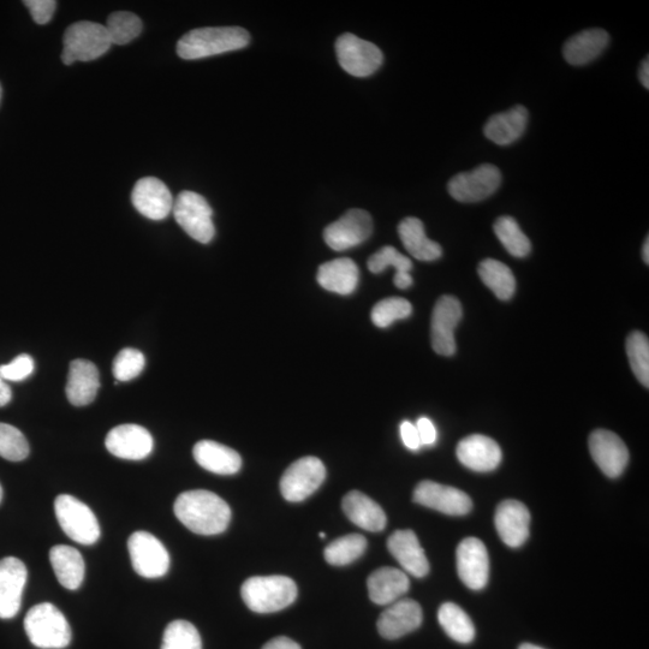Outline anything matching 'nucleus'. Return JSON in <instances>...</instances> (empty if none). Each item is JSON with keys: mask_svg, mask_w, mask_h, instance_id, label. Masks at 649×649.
Segmentation results:
<instances>
[{"mask_svg": "<svg viewBox=\"0 0 649 649\" xmlns=\"http://www.w3.org/2000/svg\"><path fill=\"white\" fill-rule=\"evenodd\" d=\"M174 510L182 525L199 535L222 534L231 520V509L225 500L205 490L182 493Z\"/></svg>", "mask_w": 649, "mask_h": 649, "instance_id": "obj_1", "label": "nucleus"}, {"mask_svg": "<svg viewBox=\"0 0 649 649\" xmlns=\"http://www.w3.org/2000/svg\"><path fill=\"white\" fill-rule=\"evenodd\" d=\"M250 35L241 27H207L183 35L177 55L186 61L223 55L249 45Z\"/></svg>", "mask_w": 649, "mask_h": 649, "instance_id": "obj_2", "label": "nucleus"}, {"mask_svg": "<svg viewBox=\"0 0 649 649\" xmlns=\"http://www.w3.org/2000/svg\"><path fill=\"white\" fill-rule=\"evenodd\" d=\"M242 599L256 613L287 609L297 598L296 583L288 576H255L243 583Z\"/></svg>", "mask_w": 649, "mask_h": 649, "instance_id": "obj_3", "label": "nucleus"}, {"mask_svg": "<svg viewBox=\"0 0 649 649\" xmlns=\"http://www.w3.org/2000/svg\"><path fill=\"white\" fill-rule=\"evenodd\" d=\"M25 630L32 645L41 649H63L71 641L67 618L50 603L39 604L28 611Z\"/></svg>", "mask_w": 649, "mask_h": 649, "instance_id": "obj_4", "label": "nucleus"}, {"mask_svg": "<svg viewBox=\"0 0 649 649\" xmlns=\"http://www.w3.org/2000/svg\"><path fill=\"white\" fill-rule=\"evenodd\" d=\"M62 62H91L104 56L112 43L104 25L95 22H76L68 27L63 38Z\"/></svg>", "mask_w": 649, "mask_h": 649, "instance_id": "obj_5", "label": "nucleus"}, {"mask_svg": "<svg viewBox=\"0 0 649 649\" xmlns=\"http://www.w3.org/2000/svg\"><path fill=\"white\" fill-rule=\"evenodd\" d=\"M55 512L63 532L75 543L91 546L100 538L97 516L81 500L61 494L55 500Z\"/></svg>", "mask_w": 649, "mask_h": 649, "instance_id": "obj_6", "label": "nucleus"}, {"mask_svg": "<svg viewBox=\"0 0 649 649\" xmlns=\"http://www.w3.org/2000/svg\"><path fill=\"white\" fill-rule=\"evenodd\" d=\"M172 211L177 224L195 241L207 244L213 240L216 235L213 211L204 196L184 190L177 196Z\"/></svg>", "mask_w": 649, "mask_h": 649, "instance_id": "obj_7", "label": "nucleus"}, {"mask_svg": "<svg viewBox=\"0 0 649 649\" xmlns=\"http://www.w3.org/2000/svg\"><path fill=\"white\" fill-rule=\"evenodd\" d=\"M336 52L343 70L355 77L373 75L384 62L383 52L377 45L351 33H345L337 39Z\"/></svg>", "mask_w": 649, "mask_h": 649, "instance_id": "obj_8", "label": "nucleus"}, {"mask_svg": "<svg viewBox=\"0 0 649 649\" xmlns=\"http://www.w3.org/2000/svg\"><path fill=\"white\" fill-rule=\"evenodd\" d=\"M128 549L136 574L145 579H159L168 573L169 552L151 533L135 532L129 538Z\"/></svg>", "mask_w": 649, "mask_h": 649, "instance_id": "obj_9", "label": "nucleus"}, {"mask_svg": "<svg viewBox=\"0 0 649 649\" xmlns=\"http://www.w3.org/2000/svg\"><path fill=\"white\" fill-rule=\"evenodd\" d=\"M325 478L326 468L319 458L303 457L285 470L281 480V492L288 502H302L323 485Z\"/></svg>", "mask_w": 649, "mask_h": 649, "instance_id": "obj_10", "label": "nucleus"}, {"mask_svg": "<svg viewBox=\"0 0 649 649\" xmlns=\"http://www.w3.org/2000/svg\"><path fill=\"white\" fill-rule=\"evenodd\" d=\"M502 184V174L497 166L484 164L472 171L463 172L452 177L449 182V193L463 204H474L490 198Z\"/></svg>", "mask_w": 649, "mask_h": 649, "instance_id": "obj_11", "label": "nucleus"}, {"mask_svg": "<svg viewBox=\"0 0 649 649\" xmlns=\"http://www.w3.org/2000/svg\"><path fill=\"white\" fill-rule=\"evenodd\" d=\"M373 232L371 214L354 208L330 224L324 231V240L331 249L343 252L350 248L360 246L368 240Z\"/></svg>", "mask_w": 649, "mask_h": 649, "instance_id": "obj_12", "label": "nucleus"}, {"mask_svg": "<svg viewBox=\"0 0 649 649\" xmlns=\"http://www.w3.org/2000/svg\"><path fill=\"white\" fill-rule=\"evenodd\" d=\"M462 315V305L456 297L445 295L437 301L431 324L432 347L437 354L452 356L456 353L455 331Z\"/></svg>", "mask_w": 649, "mask_h": 649, "instance_id": "obj_13", "label": "nucleus"}, {"mask_svg": "<svg viewBox=\"0 0 649 649\" xmlns=\"http://www.w3.org/2000/svg\"><path fill=\"white\" fill-rule=\"evenodd\" d=\"M413 499L415 503L450 516L467 515L473 508L472 499L467 493L428 480L416 486Z\"/></svg>", "mask_w": 649, "mask_h": 649, "instance_id": "obj_14", "label": "nucleus"}, {"mask_svg": "<svg viewBox=\"0 0 649 649\" xmlns=\"http://www.w3.org/2000/svg\"><path fill=\"white\" fill-rule=\"evenodd\" d=\"M457 571L460 579L473 591L485 588L490 577V558L484 543L467 538L457 547Z\"/></svg>", "mask_w": 649, "mask_h": 649, "instance_id": "obj_15", "label": "nucleus"}, {"mask_svg": "<svg viewBox=\"0 0 649 649\" xmlns=\"http://www.w3.org/2000/svg\"><path fill=\"white\" fill-rule=\"evenodd\" d=\"M153 438L145 427L127 424L112 428L105 439L111 455L122 460L141 461L153 451Z\"/></svg>", "mask_w": 649, "mask_h": 649, "instance_id": "obj_16", "label": "nucleus"}, {"mask_svg": "<svg viewBox=\"0 0 649 649\" xmlns=\"http://www.w3.org/2000/svg\"><path fill=\"white\" fill-rule=\"evenodd\" d=\"M589 451L601 472L611 479L619 478L628 466L627 445L613 432L594 431L589 437Z\"/></svg>", "mask_w": 649, "mask_h": 649, "instance_id": "obj_17", "label": "nucleus"}, {"mask_svg": "<svg viewBox=\"0 0 649 649\" xmlns=\"http://www.w3.org/2000/svg\"><path fill=\"white\" fill-rule=\"evenodd\" d=\"M25 563L15 557L0 561V618H14L19 613L27 583Z\"/></svg>", "mask_w": 649, "mask_h": 649, "instance_id": "obj_18", "label": "nucleus"}, {"mask_svg": "<svg viewBox=\"0 0 649 649\" xmlns=\"http://www.w3.org/2000/svg\"><path fill=\"white\" fill-rule=\"evenodd\" d=\"M132 201L142 216L152 220L168 217L175 202L169 188L156 177L141 178L135 184Z\"/></svg>", "mask_w": 649, "mask_h": 649, "instance_id": "obj_19", "label": "nucleus"}, {"mask_svg": "<svg viewBox=\"0 0 649 649\" xmlns=\"http://www.w3.org/2000/svg\"><path fill=\"white\" fill-rule=\"evenodd\" d=\"M422 618L421 606L415 600H397L381 613L378 621L379 634L387 640L401 639L420 628Z\"/></svg>", "mask_w": 649, "mask_h": 649, "instance_id": "obj_20", "label": "nucleus"}, {"mask_svg": "<svg viewBox=\"0 0 649 649\" xmlns=\"http://www.w3.org/2000/svg\"><path fill=\"white\" fill-rule=\"evenodd\" d=\"M494 523L503 543L515 549L525 544L529 537L531 514L525 504L508 499L498 505Z\"/></svg>", "mask_w": 649, "mask_h": 649, "instance_id": "obj_21", "label": "nucleus"}, {"mask_svg": "<svg viewBox=\"0 0 649 649\" xmlns=\"http://www.w3.org/2000/svg\"><path fill=\"white\" fill-rule=\"evenodd\" d=\"M458 461L474 472L488 473L498 468L502 462V450L492 438L473 434L457 445Z\"/></svg>", "mask_w": 649, "mask_h": 649, "instance_id": "obj_22", "label": "nucleus"}, {"mask_svg": "<svg viewBox=\"0 0 649 649\" xmlns=\"http://www.w3.org/2000/svg\"><path fill=\"white\" fill-rule=\"evenodd\" d=\"M392 556L408 574L425 577L430 573V563L413 531H397L387 540Z\"/></svg>", "mask_w": 649, "mask_h": 649, "instance_id": "obj_23", "label": "nucleus"}, {"mask_svg": "<svg viewBox=\"0 0 649 649\" xmlns=\"http://www.w3.org/2000/svg\"><path fill=\"white\" fill-rule=\"evenodd\" d=\"M100 389V374L97 366L87 360L70 363L68 383L65 387L68 400L75 407L91 404Z\"/></svg>", "mask_w": 649, "mask_h": 649, "instance_id": "obj_24", "label": "nucleus"}, {"mask_svg": "<svg viewBox=\"0 0 649 649\" xmlns=\"http://www.w3.org/2000/svg\"><path fill=\"white\" fill-rule=\"evenodd\" d=\"M528 119L526 107L517 105L488 119L484 128L485 136L496 145L509 146L525 134Z\"/></svg>", "mask_w": 649, "mask_h": 649, "instance_id": "obj_25", "label": "nucleus"}, {"mask_svg": "<svg viewBox=\"0 0 649 649\" xmlns=\"http://www.w3.org/2000/svg\"><path fill=\"white\" fill-rule=\"evenodd\" d=\"M193 455L200 467L218 475H234L242 467L238 452L213 440H201L194 446Z\"/></svg>", "mask_w": 649, "mask_h": 649, "instance_id": "obj_26", "label": "nucleus"}, {"mask_svg": "<svg viewBox=\"0 0 649 649\" xmlns=\"http://www.w3.org/2000/svg\"><path fill=\"white\" fill-rule=\"evenodd\" d=\"M367 587L374 604L391 605L409 591L410 582L402 570L384 567L368 577Z\"/></svg>", "mask_w": 649, "mask_h": 649, "instance_id": "obj_27", "label": "nucleus"}, {"mask_svg": "<svg viewBox=\"0 0 649 649\" xmlns=\"http://www.w3.org/2000/svg\"><path fill=\"white\" fill-rule=\"evenodd\" d=\"M610 43V35L604 29H588L571 37L563 47L565 61L581 67L597 59Z\"/></svg>", "mask_w": 649, "mask_h": 649, "instance_id": "obj_28", "label": "nucleus"}, {"mask_svg": "<svg viewBox=\"0 0 649 649\" xmlns=\"http://www.w3.org/2000/svg\"><path fill=\"white\" fill-rule=\"evenodd\" d=\"M344 514L357 527L368 532H381L386 527V515L381 506L359 491H351L343 498Z\"/></svg>", "mask_w": 649, "mask_h": 649, "instance_id": "obj_29", "label": "nucleus"}, {"mask_svg": "<svg viewBox=\"0 0 649 649\" xmlns=\"http://www.w3.org/2000/svg\"><path fill=\"white\" fill-rule=\"evenodd\" d=\"M398 235H400L404 248L416 260L431 263V261L442 258V247L427 237L425 225L420 219L415 217L403 219L398 225Z\"/></svg>", "mask_w": 649, "mask_h": 649, "instance_id": "obj_30", "label": "nucleus"}, {"mask_svg": "<svg viewBox=\"0 0 649 649\" xmlns=\"http://www.w3.org/2000/svg\"><path fill=\"white\" fill-rule=\"evenodd\" d=\"M359 278V267L348 258L332 260L321 265L317 276L321 288L339 295L353 294L359 284Z\"/></svg>", "mask_w": 649, "mask_h": 649, "instance_id": "obj_31", "label": "nucleus"}, {"mask_svg": "<svg viewBox=\"0 0 649 649\" xmlns=\"http://www.w3.org/2000/svg\"><path fill=\"white\" fill-rule=\"evenodd\" d=\"M52 569L59 583L70 591H76L85 579V561L74 547L58 545L50 551Z\"/></svg>", "mask_w": 649, "mask_h": 649, "instance_id": "obj_32", "label": "nucleus"}, {"mask_svg": "<svg viewBox=\"0 0 649 649\" xmlns=\"http://www.w3.org/2000/svg\"><path fill=\"white\" fill-rule=\"evenodd\" d=\"M367 265L368 270L374 275H379L389 267H394L396 270L394 283L398 289L406 290L413 285V277L410 275V271L413 270L412 260L394 247L381 248L369 258Z\"/></svg>", "mask_w": 649, "mask_h": 649, "instance_id": "obj_33", "label": "nucleus"}, {"mask_svg": "<svg viewBox=\"0 0 649 649\" xmlns=\"http://www.w3.org/2000/svg\"><path fill=\"white\" fill-rule=\"evenodd\" d=\"M479 276L488 289H491L499 300L508 301L516 291L514 273L498 260L486 259L479 265Z\"/></svg>", "mask_w": 649, "mask_h": 649, "instance_id": "obj_34", "label": "nucleus"}, {"mask_svg": "<svg viewBox=\"0 0 649 649\" xmlns=\"http://www.w3.org/2000/svg\"><path fill=\"white\" fill-rule=\"evenodd\" d=\"M438 621L445 633L458 643H470L475 637V628L460 606L454 603H445L438 611Z\"/></svg>", "mask_w": 649, "mask_h": 649, "instance_id": "obj_35", "label": "nucleus"}, {"mask_svg": "<svg viewBox=\"0 0 649 649\" xmlns=\"http://www.w3.org/2000/svg\"><path fill=\"white\" fill-rule=\"evenodd\" d=\"M500 243L515 258H526L532 250V243L516 220L509 216L500 217L493 226Z\"/></svg>", "mask_w": 649, "mask_h": 649, "instance_id": "obj_36", "label": "nucleus"}, {"mask_svg": "<svg viewBox=\"0 0 649 649\" xmlns=\"http://www.w3.org/2000/svg\"><path fill=\"white\" fill-rule=\"evenodd\" d=\"M367 549V540L360 534H349L338 538L326 547V562L336 567H343L359 559Z\"/></svg>", "mask_w": 649, "mask_h": 649, "instance_id": "obj_37", "label": "nucleus"}, {"mask_svg": "<svg viewBox=\"0 0 649 649\" xmlns=\"http://www.w3.org/2000/svg\"><path fill=\"white\" fill-rule=\"evenodd\" d=\"M105 27L112 45H127L141 34L142 21L138 15L118 11L109 16Z\"/></svg>", "mask_w": 649, "mask_h": 649, "instance_id": "obj_38", "label": "nucleus"}, {"mask_svg": "<svg viewBox=\"0 0 649 649\" xmlns=\"http://www.w3.org/2000/svg\"><path fill=\"white\" fill-rule=\"evenodd\" d=\"M630 367L643 386L649 387V341L645 333L631 332L627 341Z\"/></svg>", "mask_w": 649, "mask_h": 649, "instance_id": "obj_39", "label": "nucleus"}, {"mask_svg": "<svg viewBox=\"0 0 649 649\" xmlns=\"http://www.w3.org/2000/svg\"><path fill=\"white\" fill-rule=\"evenodd\" d=\"M160 649H202L201 636L192 623L171 622L164 631Z\"/></svg>", "mask_w": 649, "mask_h": 649, "instance_id": "obj_40", "label": "nucleus"}, {"mask_svg": "<svg viewBox=\"0 0 649 649\" xmlns=\"http://www.w3.org/2000/svg\"><path fill=\"white\" fill-rule=\"evenodd\" d=\"M410 302L401 297H390L377 303L372 309L371 318L375 326L386 329L397 320L407 319L412 315Z\"/></svg>", "mask_w": 649, "mask_h": 649, "instance_id": "obj_41", "label": "nucleus"}, {"mask_svg": "<svg viewBox=\"0 0 649 649\" xmlns=\"http://www.w3.org/2000/svg\"><path fill=\"white\" fill-rule=\"evenodd\" d=\"M29 455V444L16 427L0 422V457L11 462H21Z\"/></svg>", "mask_w": 649, "mask_h": 649, "instance_id": "obj_42", "label": "nucleus"}, {"mask_svg": "<svg viewBox=\"0 0 649 649\" xmlns=\"http://www.w3.org/2000/svg\"><path fill=\"white\" fill-rule=\"evenodd\" d=\"M146 359L140 350L127 348L119 351L113 361L112 372L118 381H130L138 378L144 371Z\"/></svg>", "mask_w": 649, "mask_h": 649, "instance_id": "obj_43", "label": "nucleus"}, {"mask_svg": "<svg viewBox=\"0 0 649 649\" xmlns=\"http://www.w3.org/2000/svg\"><path fill=\"white\" fill-rule=\"evenodd\" d=\"M34 368L33 357L28 354H21L8 365L0 366V378L5 381H22L31 377Z\"/></svg>", "mask_w": 649, "mask_h": 649, "instance_id": "obj_44", "label": "nucleus"}, {"mask_svg": "<svg viewBox=\"0 0 649 649\" xmlns=\"http://www.w3.org/2000/svg\"><path fill=\"white\" fill-rule=\"evenodd\" d=\"M25 5L31 11L32 19L38 25H47L52 20L57 8L55 0H26Z\"/></svg>", "mask_w": 649, "mask_h": 649, "instance_id": "obj_45", "label": "nucleus"}, {"mask_svg": "<svg viewBox=\"0 0 649 649\" xmlns=\"http://www.w3.org/2000/svg\"><path fill=\"white\" fill-rule=\"evenodd\" d=\"M416 430L419 432V437L422 446H431L437 442V430L433 422L427 418H421L416 422Z\"/></svg>", "mask_w": 649, "mask_h": 649, "instance_id": "obj_46", "label": "nucleus"}, {"mask_svg": "<svg viewBox=\"0 0 649 649\" xmlns=\"http://www.w3.org/2000/svg\"><path fill=\"white\" fill-rule=\"evenodd\" d=\"M401 438L409 450L418 451L421 448V440L416 426L412 422L404 421L401 425Z\"/></svg>", "mask_w": 649, "mask_h": 649, "instance_id": "obj_47", "label": "nucleus"}, {"mask_svg": "<svg viewBox=\"0 0 649 649\" xmlns=\"http://www.w3.org/2000/svg\"><path fill=\"white\" fill-rule=\"evenodd\" d=\"M263 649H302L299 643L289 639V637L281 636L267 642Z\"/></svg>", "mask_w": 649, "mask_h": 649, "instance_id": "obj_48", "label": "nucleus"}, {"mask_svg": "<svg viewBox=\"0 0 649 649\" xmlns=\"http://www.w3.org/2000/svg\"><path fill=\"white\" fill-rule=\"evenodd\" d=\"M11 398H13V392H11L10 386L7 381L0 378V408L7 406Z\"/></svg>", "mask_w": 649, "mask_h": 649, "instance_id": "obj_49", "label": "nucleus"}, {"mask_svg": "<svg viewBox=\"0 0 649 649\" xmlns=\"http://www.w3.org/2000/svg\"><path fill=\"white\" fill-rule=\"evenodd\" d=\"M640 81L643 87L649 88V61L648 58L642 62L640 71H639Z\"/></svg>", "mask_w": 649, "mask_h": 649, "instance_id": "obj_50", "label": "nucleus"}, {"mask_svg": "<svg viewBox=\"0 0 649 649\" xmlns=\"http://www.w3.org/2000/svg\"><path fill=\"white\" fill-rule=\"evenodd\" d=\"M642 259L645 261V263L648 265L649 264V238H646L645 243H643V248H642Z\"/></svg>", "mask_w": 649, "mask_h": 649, "instance_id": "obj_51", "label": "nucleus"}, {"mask_svg": "<svg viewBox=\"0 0 649 649\" xmlns=\"http://www.w3.org/2000/svg\"><path fill=\"white\" fill-rule=\"evenodd\" d=\"M518 649H545L543 647L532 645V643H523Z\"/></svg>", "mask_w": 649, "mask_h": 649, "instance_id": "obj_52", "label": "nucleus"}, {"mask_svg": "<svg viewBox=\"0 0 649 649\" xmlns=\"http://www.w3.org/2000/svg\"><path fill=\"white\" fill-rule=\"evenodd\" d=\"M2 499H3V487L2 485H0V503H2Z\"/></svg>", "mask_w": 649, "mask_h": 649, "instance_id": "obj_53", "label": "nucleus"}, {"mask_svg": "<svg viewBox=\"0 0 649 649\" xmlns=\"http://www.w3.org/2000/svg\"><path fill=\"white\" fill-rule=\"evenodd\" d=\"M2 97H3V88L2 85H0V101H2Z\"/></svg>", "mask_w": 649, "mask_h": 649, "instance_id": "obj_54", "label": "nucleus"}, {"mask_svg": "<svg viewBox=\"0 0 649 649\" xmlns=\"http://www.w3.org/2000/svg\"><path fill=\"white\" fill-rule=\"evenodd\" d=\"M325 538H326V534L325 533H320V539H325Z\"/></svg>", "mask_w": 649, "mask_h": 649, "instance_id": "obj_55", "label": "nucleus"}]
</instances>
